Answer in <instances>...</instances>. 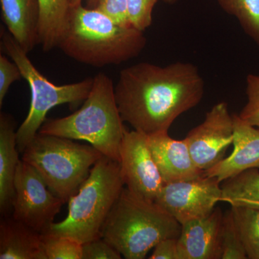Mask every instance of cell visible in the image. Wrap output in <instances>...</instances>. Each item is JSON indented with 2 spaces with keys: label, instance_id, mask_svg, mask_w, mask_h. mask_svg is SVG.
I'll return each instance as SVG.
<instances>
[{
  "label": "cell",
  "instance_id": "12",
  "mask_svg": "<svg viewBox=\"0 0 259 259\" xmlns=\"http://www.w3.org/2000/svg\"><path fill=\"white\" fill-rule=\"evenodd\" d=\"M223 214L219 207L209 215L182 225L177 238L179 259H221V227Z\"/></svg>",
  "mask_w": 259,
  "mask_h": 259
},
{
  "label": "cell",
  "instance_id": "15",
  "mask_svg": "<svg viewBox=\"0 0 259 259\" xmlns=\"http://www.w3.org/2000/svg\"><path fill=\"white\" fill-rule=\"evenodd\" d=\"M17 131L14 118L0 114V212L7 216L13 212L15 178L19 159Z\"/></svg>",
  "mask_w": 259,
  "mask_h": 259
},
{
  "label": "cell",
  "instance_id": "1",
  "mask_svg": "<svg viewBox=\"0 0 259 259\" xmlns=\"http://www.w3.org/2000/svg\"><path fill=\"white\" fill-rule=\"evenodd\" d=\"M204 81L197 66L139 63L120 71L116 102L124 122L148 136L168 132L173 122L202 100Z\"/></svg>",
  "mask_w": 259,
  "mask_h": 259
},
{
  "label": "cell",
  "instance_id": "14",
  "mask_svg": "<svg viewBox=\"0 0 259 259\" xmlns=\"http://www.w3.org/2000/svg\"><path fill=\"white\" fill-rule=\"evenodd\" d=\"M148 136L150 148L165 182L192 180L203 175L192 159L185 139L176 140L168 132Z\"/></svg>",
  "mask_w": 259,
  "mask_h": 259
},
{
  "label": "cell",
  "instance_id": "28",
  "mask_svg": "<svg viewBox=\"0 0 259 259\" xmlns=\"http://www.w3.org/2000/svg\"><path fill=\"white\" fill-rule=\"evenodd\" d=\"M122 255L102 238L82 245V259H120Z\"/></svg>",
  "mask_w": 259,
  "mask_h": 259
},
{
  "label": "cell",
  "instance_id": "30",
  "mask_svg": "<svg viewBox=\"0 0 259 259\" xmlns=\"http://www.w3.org/2000/svg\"><path fill=\"white\" fill-rule=\"evenodd\" d=\"M95 0H87L88 2V8H90ZM82 4V0H70V6L74 7L76 5Z\"/></svg>",
  "mask_w": 259,
  "mask_h": 259
},
{
  "label": "cell",
  "instance_id": "22",
  "mask_svg": "<svg viewBox=\"0 0 259 259\" xmlns=\"http://www.w3.org/2000/svg\"><path fill=\"white\" fill-rule=\"evenodd\" d=\"M221 259H246V252L231 209L223 214L221 227Z\"/></svg>",
  "mask_w": 259,
  "mask_h": 259
},
{
  "label": "cell",
  "instance_id": "16",
  "mask_svg": "<svg viewBox=\"0 0 259 259\" xmlns=\"http://www.w3.org/2000/svg\"><path fill=\"white\" fill-rule=\"evenodd\" d=\"M0 258L47 259L41 233L17 221L12 214L0 223Z\"/></svg>",
  "mask_w": 259,
  "mask_h": 259
},
{
  "label": "cell",
  "instance_id": "7",
  "mask_svg": "<svg viewBox=\"0 0 259 259\" xmlns=\"http://www.w3.org/2000/svg\"><path fill=\"white\" fill-rule=\"evenodd\" d=\"M1 47L18 65L31 92V103L28 115L17 131L18 150L23 153L47 120L48 112L59 105L69 104L76 106L84 101L93 88V78L61 86L54 84L39 72L29 59L28 54L3 27Z\"/></svg>",
  "mask_w": 259,
  "mask_h": 259
},
{
  "label": "cell",
  "instance_id": "2",
  "mask_svg": "<svg viewBox=\"0 0 259 259\" xmlns=\"http://www.w3.org/2000/svg\"><path fill=\"white\" fill-rule=\"evenodd\" d=\"M146 42L144 32L132 25H119L101 12L81 4L70 8L59 48L78 62L103 67L134 59Z\"/></svg>",
  "mask_w": 259,
  "mask_h": 259
},
{
  "label": "cell",
  "instance_id": "29",
  "mask_svg": "<svg viewBox=\"0 0 259 259\" xmlns=\"http://www.w3.org/2000/svg\"><path fill=\"white\" fill-rule=\"evenodd\" d=\"M178 238L162 240L154 247L150 259H179Z\"/></svg>",
  "mask_w": 259,
  "mask_h": 259
},
{
  "label": "cell",
  "instance_id": "10",
  "mask_svg": "<svg viewBox=\"0 0 259 259\" xmlns=\"http://www.w3.org/2000/svg\"><path fill=\"white\" fill-rule=\"evenodd\" d=\"M120 163L126 187L141 198L155 202L164 181L151 153L148 135L125 130Z\"/></svg>",
  "mask_w": 259,
  "mask_h": 259
},
{
  "label": "cell",
  "instance_id": "9",
  "mask_svg": "<svg viewBox=\"0 0 259 259\" xmlns=\"http://www.w3.org/2000/svg\"><path fill=\"white\" fill-rule=\"evenodd\" d=\"M221 195V182L203 174L192 180L165 182L155 202L182 226L209 215Z\"/></svg>",
  "mask_w": 259,
  "mask_h": 259
},
{
  "label": "cell",
  "instance_id": "17",
  "mask_svg": "<svg viewBox=\"0 0 259 259\" xmlns=\"http://www.w3.org/2000/svg\"><path fill=\"white\" fill-rule=\"evenodd\" d=\"M7 30L27 54L38 44L37 0H0Z\"/></svg>",
  "mask_w": 259,
  "mask_h": 259
},
{
  "label": "cell",
  "instance_id": "3",
  "mask_svg": "<svg viewBox=\"0 0 259 259\" xmlns=\"http://www.w3.org/2000/svg\"><path fill=\"white\" fill-rule=\"evenodd\" d=\"M116 102L115 86L104 73L93 78V85L82 107L71 115L46 120L39 134L90 143L104 156L119 162L126 129Z\"/></svg>",
  "mask_w": 259,
  "mask_h": 259
},
{
  "label": "cell",
  "instance_id": "6",
  "mask_svg": "<svg viewBox=\"0 0 259 259\" xmlns=\"http://www.w3.org/2000/svg\"><path fill=\"white\" fill-rule=\"evenodd\" d=\"M102 156L92 145L38 133L23 151L22 160L36 170L49 190L65 204L78 192Z\"/></svg>",
  "mask_w": 259,
  "mask_h": 259
},
{
  "label": "cell",
  "instance_id": "4",
  "mask_svg": "<svg viewBox=\"0 0 259 259\" xmlns=\"http://www.w3.org/2000/svg\"><path fill=\"white\" fill-rule=\"evenodd\" d=\"M182 226L154 201L124 187L107 216L102 238L126 259H144L162 240L179 238Z\"/></svg>",
  "mask_w": 259,
  "mask_h": 259
},
{
  "label": "cell",
  "instance_id": "31",
  "mask_svg": "<svg viewBox=\"0 0 259 259\" xmlns=\"http://www.w3.org/2000/svg\"><path fill=\"white\" fill-rule=\"evenodd\" d=\"M161 1L164 2V3H168V4H174V3H177L178 0H161Z\"/></svg>",
  "mask_w": 259,
  "mask_h": 259
},
{
  "label": "cell",
  "instance_id": "8",
  "mask_svg": "<svg viewBox=\"0 0 259 259\" xmlns=\"http://www.w3.org/2000/svg\"><path fill=\"white\" fill-rule=\"evenodd\" d=\"M12 216L44 234L54 223L64 202L53 193L36 170L23 160L15 178Z\"/></svg>",
  "mask_w": 259,
  "mask_h": 259
},
{
  "label": "cell",
  "instance_id": "27",
  "mask_svg": "<svg viewBox=\"0 0 259 259\" xmlns=\"http://www.w3.org/2000/svg\"><path fill=\"white\" fill-rule=\"evenodd\" d=\"M23 78L21 71L16 63L11 62L3 54H0V107L12 83Z\"/></svg>",
  "mask_w": 259,
  "mask_h": 259
},
{
  "label": "cell",
  "instance_id": "20",
  "mask_svg": "<svg viewBox=\"0 0 259 259\" xmlns=\"http://www.w3.org/2000/svg\"><path fill=\"white\" fill-rule=\"evenodd\" d=\"M247 257L259 259V209L231 207Z\"/></svg>",
  "mask_w": 259,
  "mask_h": 259
},
{
  "label": "cell",
  "instance_id": "23",
  "mask_svg": "<svg viewBox=\"0 0 259 259\" xmlns=\"http://www.w3.org/2000/svg\"><path fill=\"white\" fill-rule=\"evenodd\" d=\"M47 259H82V243L66 236L42 234Z\"/></svg>",
  "mask_w": 259,
  "mask_h": 259
},
{
  "label": "cell",
  "instance_id": "5",
  "mask_svg": "<svg viewBox=\"0 0 259 259\" xmlns=\"http://www.w3.org/2000/svg\"><path fill=\"white\" fill-rule=\"evenodd\" d=\"M124 186L120 163L102 156L70 197L67 216L45 233L69 237L82 244L102 238V228Z\"/></svg>",
  "mask_w": 259,
  "mask_h": 259
},
{
  "label": "cell",
  "instance_id": "18",
  "mask_svg": "<svg viewBox=\"0 0 259 259\" xmlns=\"http://www.w3.org/2000/svg\"><path fill=\"white\" fill-rule=\"evenodd\" d=\"M38 44L45 52L59 48L69 18L70 0H37Z\"/></svg>",
  "mask_w": 259,
  "mask_h": 259
},
{
  "label": "cell",
  "instance_id": "11",
  "mask_svg": "<svg viewBox=\"0 0 259 259\" xmlns=\"http://www.w3.org/2000/svg\"><path fill=\"white\" fill-rule=\"evenodd\" d=\"M233 117L228 105L216 104L203 122L191 130L185 139L196 166L204 172L222 161L233 144Z\"/></svg>",
  "mask_w": 259,
  "mask_h": 259
},
{
  "label": "cell",
  "instance_id": "26",
  "mask_svg": "<svg viewBox=\"0 0 259 259\" xmlns=\"http://www.w3.org/2000/svg\"><path fill=\"white\" fill-rule=\"evenodd\" d=\"M89 8L101 12L119 25H131L127 15V0H95Z\"/></svg>",
  "mask_w": 259,
  "mask_h": 259
},
{
  "label": "cell",
  "instance_id": "21",
  "mask_svg": "<svg viewBox=\"0 0 259 259\" xmlns=\"http://www.w3.org/2000/svg\"><path fill=\"white\" fill-rule=\"evenodd\" d=\"M220 7L239 22L245 33L259 47V0H217Z\"/></svg>",
  "mask_w": 259,
  "mask_h": 259
},
{
  "label": "cell",
  "instance_id": "19",
  "mask_svg": "<svg viewBox=\"0 0 259 259\" xmlns=\"http://www.w3.org/2000/svg\"><path fill=\"white\" fill-rule=\"evenodd\" d=\"M221 202L259 209V169L250 168L223 181Z\"/></svg>",
  "mask_w": 259,
  "mask_h": 259
},
{
  "label": "cell",
  "instance_id": "13",
  "mask_svg": "<svg viewBox=\"0 0 259 259\" xmlns=\"http://www.w3.org/2000/svg\"><path fill=\"white\" fill-rule=\"evenodd\" d=\"M233 117V151L228 157L204 172L206 176L215 177L221 183L250 168L259 169V128L237 114Z\"/></svg>",
  "mask_w": 259,
  "mask_h": 259
},
{
  "label": "cell",
  "instance_id": "24",
  "mask_svg": "<svg viewBox=\"0 0 259 259\" xmlns=\"http://www.w3.org/2000/svg\"><path fill=\"white\" fill-rule=\"evenodd\" d=\"M158 0H127L130 23L144 32L152 23L153 11Z\"/></svg>",
  "mask_w": 259,
  "mask_h": 259
},
{
  "label": "cell",
  "instance_id": "25",
  "mask_svg": "<svg viewBox=\"0 0 259 259\" xmlns=\"http://www.w3.org/2000/svg\"><path fill=\"white\" fill-rule=\"evenodd\" d=\"M247 103L240 117L259 128V75L249 74L246 78Z\"/></svg>",
  "mask_w": 259,
  "mask_h": 259
}]
</instances>
